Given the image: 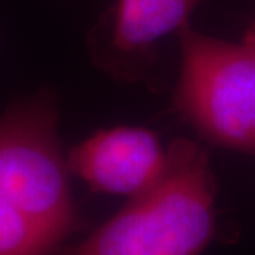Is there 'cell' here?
<instances>
[{"mask_svg":"<svg viewBox=\"0 0 255 255\" xmlns=\"http://www.w3.org/2000/svg\"><path fill=\"white\" fill-rule=\"evenodd\" d=\"M251 34H254V36H255V28H254V30H253V31H251Z\"/></svg>","mask_w":255,"mask_h":255,"instance_id":"cell-7","label":"cell"},{"mask_svg":"<svg viewBox=\"0 0 255 255\" xmlns=\"http://www.w3.org/2000/svg\"><path fill=\"white\" fill-rule=\"evenodd\" d=\"M200 0H118L112 47L119 60L142 61L162 37L179 31Z\"/></svg>","mask_w":255,"mask_h":255,"instance_id":"cell-5","label":"cell"},{"mask_svg":"<svg viewBox=\"0 0 255 255\" xmlns=\"http://www.w3.org/2000/svg\"><path fill=\"white\" fill-rule=\"evenodd\" d=\"M250 36H251V37H254V38H255V36H254V34H251V33H250Z\"/></svg>","mask_w":255,"mask_h":255,"instance_id":"cell-8","label":"cell"},{"mask_svg":"<svg viewBox=\"0 0 255 255\" xmlns=\"http://www.w3.org/2000/svg\"><path fill=\"white\" fill-rule=\"evenodd\" d=\"M58 243L0 190V255H48Z\"/></svg>","mask_w":255,"mask_h":255,"instance_id":"cell-6","label":"cell"},{"mask_svg":"<svg viewBox=\"0 0 255 255\" xmlns=\"http://www.w3.org/2000/svg\"><path fill=\"white\" fill-rule=\"evenodd\" d=\"M164 155L155 133L147 129L114 128L74 147L67 167L94 190L136 194L155 180Z\"/></svg>","mask_w":255,"mask_h":255,"instance_id":"cell-4","label":"cell"},{"mask_svg":"<svg viewBox=\"0 0 255 255\" xmlns=\"http://www.w3.org/2000/svg\"><path fill=\"white\" fill-rule=\"evenodd\" d=\"M183 67L176 107L210 142L255 156V38L234 44L179 30Z\"/></svg>","mask_w":255,"mask_h":255,"instance_id":"cell-2","label":"cell"},{"mask_svg":"<svg viewBox=\"0 0 255 255\" xmlns=\"http://www.w3.org/2000/svg\"><path fill=\"white\" fill-rule=\"evenodd\" d=\"M214 196L206 150L177 139L155 180L68 255H199L216 231Z\"/></svg>","mask_w":255,"mask_h":255,"instance_id":"cell-1","label":"cell"},{"mask_svg":"<svg viewBox=\"0 0 255 255\" xmlns=\"http://www.w3.org/2000/svg\"><path fill=\"white\" fill-rule=\"evenodd\" d=\"M55 124L50 97L0 118V190L60 243L75 227L77 217Z\"/></svg>","mask_w":255,"mask_h":255,"instance_id":"cell-3","label":"cell"}]
</instances>
